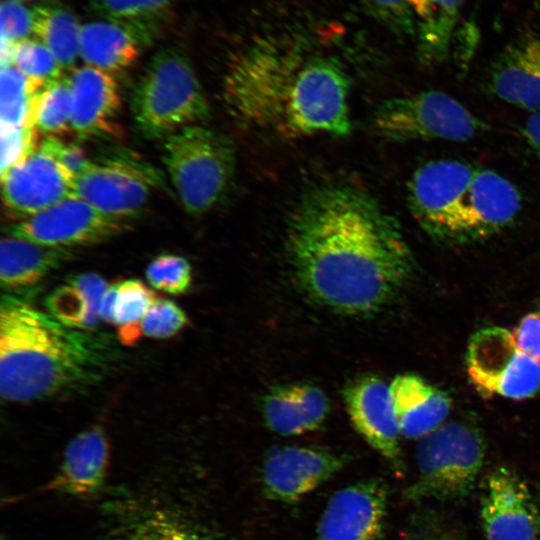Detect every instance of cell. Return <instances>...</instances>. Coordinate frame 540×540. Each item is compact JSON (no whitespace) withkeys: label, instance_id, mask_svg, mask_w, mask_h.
<instances>
[{"label":"cell","instance_id":"1","mask_svg":"<svg viewBox=\"0 0 540 540\" xmlns=\"http://www.w3.org/2000/svg\"><path fill=\"white\" fill-rule=\"evenodd\" d=\"M285 249L305 294L336 313L367 316L394 300L416 264L398 221L368 192L310 189L293 210Z\"/></svg>","mask_w":540,"mask_h":540},{"label":"cell","instance_id":"2","mask_svg":"<svg viewBox=\"0 0 540 540\" xmlns=\"http://www.w3.org/2000/svg\"><path fill=\"white\" fill-rule=\"evenodd\" d=\"M349 92L337 58L271 37L232 56L223 82L225 106L238 123L283 138L349 134Z\"/></svg>","mask_w":540,"mask_h":540},{"label":"cell","instance_id":"3","mask_svg":"<svg viewBox=\"0 0 540 540\" xmlns=\"http://www.w3.org/2000/svg\"><path fill=\"white\" fill-rule=\"evenodd\" d=\"M114 349L94 332L69 327L12 294L0 305V392L11 402L67 396L103 380Z\"/></svg>","mask_w":540,"mask_h":540},{"label":"cell","instance_id":"4","mask_svg":"<svg viewBox=\"0 0 540 540\" xmlns=\"http://www.w3.org/2000/svg\"><path fill=\"white\" fill-rule=\"evenodd\" d=\"M408 207L422 230L446 245L498 234L518 217L522 197L498 172L457 159L425 163L408 183Z\"/></svg>","mask_w":540,"mask_h":540},{"label":"cell","instance_id":"5","mask_svg":"<svg viewBox=\"0 0 540 540\" xmlns=\"http://www.w3.org/2000/svg\"><path fill=\"white\" fill-rule=\"evenodd\" d=\"M131 112L137 130L149 140H165L208 119V100L181 49L166 47L151 58L133 91Z\"/></svg>","mask_w":540,"mask_h":540},{"label":"cell","instance_id":"6","mask_svg":"<svg viewBox=\"0 0 540 540\" xmlns=\"http://www.w3.org/2000/svg\"><path fill=\"white\" fill-rule=\"evenodd\" d=\"M486 455V441L478 424L459 417L444 421L418 440L417 476L406 489L410 500H461L477 480Z\"/></svg>","mask_w":540,"mask_h":540},{"label":"cell","instance_id":"7","mask_svg":"<svg viewBox=\"0 0 540 540\" xmlns=\"http://www.w3.org/2000/svg\"><path fill=\"white\" fill-rule=\"evenodd\" d=\"M163 163L185 210L202 215L227 190L235 168L231 142L201 124L184 127L168 136Z\"/></svg>","mask_w":540,"mask_h":540},{"label":"cell","instance_id":"8","mask_svg":"<svg viewBox=\"0 0 540 540\" xmlns=\"http://www.w3.org/2000/svg\"><path fill=\"white\" fill-rule=\"evenodd\" d=\"M372 126L381 137L398 142H465L487 130L482 119L439 90L383 100L373 112Z\"/></svg>","mask_w":540,"mask_h":540},{"label":"cell","instance_id":"9","mask_svg":"<svg viewBox=\"0 0 540 540\" xmlns=\"http://www.w3.org/2000/svg\"><path fill=\"white\" fill-rule=\"evenodd\" d=\"M465 361L468 376L482 396L519 401L540 391V363L517 346L506 328L490 326L472 334Z\"/></svg>","mask_w":540,"mask_h":540},{"label":"cell","instance_id":"10","mask_svg":"<svg viewBox=\"0 0 540 540\" xmlns=\"http://www.w3.org/2000/svg\"><path fill=\"white\" fill-rule=\"evenodd\" d=\"M127 228L125 219L71 196L10 225L7 232L39 245L68 249L109 240Z\"/></svg>","mask_w":540,"mask_h":540},{"label":"cell","instance_id":"11","mask_svg":"<svg viewBox=\"0 0 540 540\" xmlns=\"http://www.w3.org/2000/svg\"><path fill=\"white\" fill-rule=\"evenodd\" d=\"M480 516L486 540H536L540 534V511L531 490L507 467L487 476Z\"/></svg>","mask_w":540,"mask_h":540},{"label":"cell","instance_id":"12","mask_svg":"<svg viewBox=\"0 0 540 540\" xmlns=\"http://www.w3.org/2000/svg\"><path fill=\"white\" fill-rule=\"evenodd\" d=\"M347 461L344 454L320 447L271 448L261 469L264 493L275 501L295 503L337 474Z\"/></svg>","mask_w":540,"mask_h":540},{"label":"cell","instance_id":"13","mask_svg":"<svg viewBox=\"0 0 540 540\" xmlns=\"http://www.w3.org/2000/svg\"><path fill=\"white\" fill-rule=\"evenodd\" d=\"M388 508V490L380 479L343 487L330 497L318 523L316 540H379Z\"/></svg>","mask_w":540,"mask_h":540},{"label":"cell","instance_id":"14","mask_svg":"<svg viewBox=\"0 0 540 540\" xmlns=\"http://www.w3.org/2000/svg\"><path fill=\"white\" fill-rule=\"evenodd\" d=\"M74 180L38 146L1 174L2 199L7 210L24 219L74 196Z\"/></svg>","mask_w":540,"mask_h":540},{"label":"cell","instance_id":"15","mask_svg":"<svg viewBox=\"0 0 540 540\" xmlns=\"http://www.w3.org/2000/svg\"><path fill=\"white\" fill-rule=\"evenodd\" d=\"M151 170L129 159H111L92 166L74 180V196L109 215H137L150 196Z\"/></svg>","mask_w":540,"mask_h":540},{"label":"cell","instance_id":"16","mask_svg":"<svg viewBox=\"0 0 540 540\" xmlns=\"http://www.w3.org/2000/svg\"><path fill=\"white\" fill-rule=\"evenodd\" d=\"M342 396L355 430L376 452L398 464L401 434L390 385L377 375L363 374L346 383Z\"/></svg>","mask_w":540,"mask_h":540},{"label":"cell","instance_id":"17","mask_svg":"<svg viewBox=\"0 0 540 540\" xmlns=\"http://www.w3.org/2000/svg\"><path fill=\"white\" fill-rule=\"evenodd\" d=\"M484 84L510 105L540 112V37L527 32L514 38L490 64Z\"/></svg>","mask_w":540,"mask_h":540},{"label":"cell","instance_id":"18","mask_svg":"<svg viewBox=\"0 0 540 540\" xmlns=\"http://www.w3.org/2000/svg\"><path fill=\"white\" fill-rule=\"evenodd\" d=\"M152 20L86 23L81 26L79 56L85 65L112 75L120 73L137 61L141 45L151 41Z\"/></svg>","mask_w":540,"mask_h":540},{"label":"cell","instance_id":"19","mask_svg":"<svg viewBox=\"0 0 540 540\" xmlns=\"http://www.w3.org/2000/svg\"><path fill=\"white\" fill-rule=\"evenodd\" d=\"M68 78L71 129L81 138L111 134L121 106L113 75L85 65L74 69Z\"/></svg>","mask_w":540,"mask_h":540},{"label":"cell","instance_id":"20","mask_svg":"<svg viewBox=\"0 0 540 540\" xmlns=\"http://www.w3.org/2000/svg\"><path fill=\"white\" fill-rule=\"evenodd\" d=\"M326 393L304 382L273 386L262 397L260 410L265 425L282 436H295L318 429L330 413Z\"/></svg>","mask_w":540,"mask_h":540},{"label":"cell","instance_id":"21","mask_svg":"<svg viewBox=\"0 0 540 540\" xmlns=\"http://www.w3.org/2000/svg\"><path fill=\"white\" fill-rule=\"evenodd\" d=\"M108 461L109 445L103 429H85L68 442L56 475L41 490L93 495L104 484Z\"/></svg>","mask_w":540,"mask_h":540},{"label":"cell","instance_id":"22","mask_svg":"<svg viewBox=\"0 0 540 540\" xmlns=\"http://www.w3.org/2000/svg\"><path fill=\"white\" fill-rule=\"evenodd\" d=\"M393 409L401 436L421 439L448 416L449 395L416 374H399L390 383Z\"/></svg>","mask_w":540,"mask_h":540},{"label":"cell","instance_id":"23","mask_svg":"<svg viewBox=\"0 0 540 540\" xmlns=\"http://www.w3.org/2000/svg\"><path fill=\"white\" fill-rule=\"evenodd\" d=\"M71 257L67 249L39 245L24 239L3 237L0 243V280L8 291L38 284Z\"/></svg>","mask_w":540,"mask_h":540},{"label":"cell","instance_id":"24","mask_svg":"<svg viewBox=\"0 0 540 540\" xmlns=\"http://www.w3.org/2000/svg\"><path fill=\"white\" fill-rule=\"evenodd\" d=\"M108 286L96 273L73 275L48 295L47 310L69 327L90 331L101 320L100 303Z\"/></svg>","mask_w":540,"mask_h":540},{"label":"cell","instance_id":"25","mask_svg":"<svg viewBox=\"0 0 540 540\" xmlns=\"http://www.w3.org/2000/svg\"><path fill=\"white\" fill-rule=\"evenodd\" d=\"M32 34L55 56L62 69H70L79 56L81 26L67 9L37 5L31 9Z\"/></svg>","mask_w":540,"mask_h":540},{"label":"cell","instance_id":"26","mask_svg":"<svg viewBox=\"0 0 540 540\" xmlns=\"http://www.w3.org/2000/svg\"><path fill=\"white\" fill-rule=\"evenodd\" d=\"M463 0H430L428 17L420 23L417 53L420 62L435 66L448 57Z\"/></svg>","mask_w":540,"mask_h":540},{"label":"cell","instance_id":"27","mask_svg":"<svg viewBox=\"0 0 540 540\" xmlns=\"http://www.w3.org/2000/svg\"><path fill=\"white\" fill-rule=\"evenodd\" d=\"M156 298L154 291L138 279L118 283L113 325L122 344L131 346L140 339L142 320Z\"/></svg>","mask_w":540,"mask_h":540},{"label":"cell","instance_id":"28","mask_svg":"<svg viewBox=\"0 0 540 540\" xmlns=\"http://www.w3.org/2000/svg\"><path fill=\"white\" fill-rule=\"evenodd\" d=\"M1 126L35 127L32 120V99L43 85L27 78L13 65L1 68Z\"/></svg>","mask_w":540,"mask_h":540},{"label":"cell","instance_id":"29","mask_svg":"<svg viewBox=\"0 0 540 540\" xmlns=\"http://www.w3.org/2000/svg\"><path fill=\"white\" fill-rule=\"evenodd\" d=\"M116 540H211L184 519L164 510H149L128 522Z\"/></svg>","mask_w":540,"mask_h":540},{"label":"cell","instance_id":"30","mask_svg":"<svg viewBox=\"0 0 540 540\" xmlns=\"http://www.w3.org/2000/svg\"><path fill=\"white\" fill-rule=\"evenodd\" d=\"M71 93L69 78L45 84L32 99V120L41 132L54 136L71 127Z\"/></svg>","mask_w":540,"mask_h":540},{"label":"cell","instance_id":"31","mask_svg":"<svg viewBox=\"0 0 540 540\" xmlns=\"http://www.w3.org/2000/svg\"><path fill=\"white\" fill-rule=\"evenodd\" d=\"M366 11L392 32L404 36L415 33V19L425 20L430 0H362Z\"/></svg>","mask_w":540,"mask_h":540},{"label":"cell","instance_id":"32","mask_svg":"<svg viewBox=\"0 0 540 540\" xmlns=\"http://www.w3.org/2000/svg\"><path fill=\"white\" fill-rule=\"evenodd\" d=\"M13 66L41 85L61 78L60 64L40 41L24 39L16 42Z\"/></svg>","mask_w":540,"mask_h":540},{"label":"cell","instance_id":"33","mask_svg":"<svg viewBox=\"0 0 540 540\" xmlns=\"http://www.w3.org/2000/svg\"><path fill=\"white\" fill-rule=\"evenodd\" d=\"M146 279L157 290L179 295L185 293L191 285L192 268L182 256L161 254L148 264Z\"/></svg>","mask_w":540,"mask_h":540},{"label":"cell","instance_id":"34","mask_svg":"<svg viewBox=\"0 0 540 540\" xmlns=\"http://www.w3.org/2000/svg\"><path fill=\"white\" fill-rule=\"evenodd\" d=\"M187 324V315L178 304L156 298L142 320L141 331L149 338L167 339L178 334Z\"/></svg>","mask_w":540,"mask_h":540},{"label":"cell","instance_id":"35","mask_svg":"<svg viewBox=\"0 0 540 540\" xmlns=\"http://www.w3.org/2000/svg\"><path fill=\"white\" fill-rule=\"evenodd\" d=\"M178 0H100L92 2L95 12L115 21L156 19Z\"/></svg>","mask_w":540,"mask_h":540},{"label":"cell","instance_id":"36","mask_svg":"<svg viewBox=\"0 0 540 540\" xmlns=\"http://www.w3.org/2000/svg\"><path fill=\"white\" fill-rule=\"evenodd\" d=\"M35 142L34 127L1 126V174L33 152Z\"/></svg>","mask_w":540,"mask_h":540},{"label":"cell","instance_id":"37","mask_svg":"<svg viewBox=\"0 0 540 540\" xmlns=\"http://www.w3.org/2000/svg\"><path fill=\"white\" fill-rule=\"evenodd\" d=\"M1 38L19 42L32 34V12L19 0H5L0 7Z\"/></svg>","mask_w":540,"mask_h":540},{"label":"cell","instance_id":"38","mask_svg":"<svg viewBox=\"0 0 540 540\" xmlns=\"http://www.w3.org/2000/svg\"><path fill=\"white\" fill-rule=\"evenodd\" d=\"M39 146L54 157L74 178L83 174L93 164L80 146L63 143L54 136L46 137Z\"/></svg>","mask_w":540,"mask_h":540},{"label":"cell","instance_id":"39","mask_svg":"<svg viewBox=\"0 0 540 540\" xmlns=\"http://www.w3.org/2000/svg\"><path fill=\"white\" fill-rule=\"evenodd\" d=\"M517 346L540 363V311L525 315L512 331Z\"/></svg>","mask_w":540,"mask_h":540},{"label":"cell","instance_id":"40","mask_svg":"<svg viewBox=\"0 0 540 540\" xmlns=\"http://www.w3.org/2000/svg\"><path fill=\"white\" fill-rule=\"evenodd\" d=\"M522 134L530 148L540 158V112L532 113L525 121Z\"/></svg>","mask_w":540,"mask_h":540},{"label":"cell","instance_id":"41","mask_svg":"<svg viewBox=\"0 0 540 540\" xmlns=\"http://www.w3.org/2000/svg\"><path fill=\"white\" fill-rule=\"evenodd\" d=\"M118 283L111 284L106 289L100 303L101 320L114 324V308L117 297Z\"/></svg>","mask_w":540,"mask_h":540},{"label":"cell","instance_id":"42","mask_svg":"<svg viewBox=\"0 0 540 540\" xmlns=\"http://www.w3.org/2000/svg\"><path fill=\"white\" fill-rule=\"evenodd\" d=\"M15 45V42L1 38V68L13 65Z\"/></svg>","mask_w":540,"mask_h":540},{"label":"cell","instance_id":"43","mask_svg":"<svg viewBox=\"0 0 540 540\" xmlns=\"http://www.w3.org/2000/svg\"><path fill=\"white\" fill-rule=\"evenodd\" d=\"M435 540H457L456 538L448 535L440 536L439 538H436Z\"/></svg>","mask_w":540,"mask_h":540},{"label":"cell","instance_id":"44","mask_svg":"<svg viewBox=\"0 0 540 540\" xmlns=\"http://www.w3.org/2000/svg\"><path fill=\"white\" fill-rule=\"evenodd\" d=\"M94 1H100V0H92V2H94Z\"/></svg>","mask_w":540,"mask_h":540}]
</instances>
